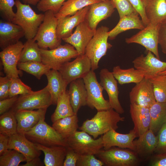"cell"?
Segmentation results:
<instances>
[{"instance_id": "3957f363", "label": "cell", "mask_w": 166, "mask_h": 166, "mask_svg": "<svg viewBox=\"0 0 166 166\" xmlns=\"http://www.w3.org/2000/svg\"><path fill=\"white\" fill-rule=\"evenodd\" d=\"M44 14V20L34 39L40 49H52L61 45V40L58 38L57 34L58 19L52 11L47 10Z\"/></svg>"}, {"instance_id": "f1b7e54d", "label": "cell", "mask_w": 166, "mask_h": 166, "mask_svg": "<svg viewBox=\"0 0 166 166\" xmlns=\"http://www.w3.org/2000/svg\"><path fill=\"white\" fill-rule=\"evenodd\" d=\"M45 75L47 79V86L51 96L52 105H56L60 94L66 90L68 83L58 70L50 69Z\"/></svg>"}, {"instance_id": "603a6c76", "label": "cell", "mask_w": 166, "mask_h": 166, "mask_svg": "<svg viewBox=\"0 0 166 166\" xmlns=\"http://www.w3.org/2000/svg\"><path fill=\"white\" fill-rule=\"evenodd\" d=\"M130 113L137 137L149 129L151 118L149 108L130 104Z\"/></svg>"}, {"instance_id": "8d00e7d4", "label": "cell", "mask_w": 166, "mask_h": 166, "mask_svg": "<svg viewBox=\"0 0 166 166\" xmlns=\"http://www.w3.org/2000/svg\"><path fill=\"white\" fill-rule=\"evenodd\" d=\"M17 121L10 110L0 115V133L9 137L17 133Z\"/></svg>"}, {"instance_id": "ee69618b", "label": "cell", "mask_w": 166, "mask_h": 166, "mask_svg": "<svg viewBox=\"0 0 166 166\" xmlns=\"http://www.w3.org/2000/svg\"><path fill=\"white\" fill-rule=\"evenodd\" d=\"M15 5L14 0H0V10L8 21L12 22L15 15L13 10Z\"/></svg>"}, {"instance_id": "ffe728a7", "label": "cell", "mask_w": 166, "mask_h": 166, "mask_svg": "<svg viewBox=\"0 0 166 166\" xmlns=\"http://www.w3.org/2000/svg\"><path fill=\"white\" fill-rule=\"evenodd\" d=\"M89 6L79 10L74 14L58 19L57 34L60 40L70 36L73 33V29L84 21Z\"/></svg>"}, {"instance_id": "6f0895ef", "label": "cell", "mask_w": 166, "mask_h": 166, "mask_svg": "<svg viewBox=\"0 0 166 166\" xmlns=\"http://www.w3.org/2000/svg\"><path fill=\"white\" fill-rule=\"evenodd\" d=\"M158 75H166V70L160 73Z\"/></svg>"}, {"instance_id": "4fadbf2b", "label": "cell", "mask_w": 166, "mask_h": 166, "mask_svg": "<svg viewBox=\"0 0 166 166\" xmlns=\"http://www.w3.org/2000/svg\"><path fill=\"white\" fill-rule=\"evenodd\" d=\"M91 69L90 60L85 54L79 55L73 61L66 63L58 71L69 84L74 80L83 78Z\"/></svg>"}, {"instance_id": "60d3db41", "label": "cell", "mask_w": 166, "mask_h": 166, "mask_svg": "<svg viewBox=\"0 0 166 166\" xmlns=\"http://www.w3.org/2000/svg\"><path fill=\"white\" fill-rule=\"evenodd\" d=\"M31 88L25 84L19 77L11 78L9 97L32 92Z\"/></svg>"}, {"instance_id": "4316f807", "label": "cell", "mask_w": 166, "mask_h": 166, "mask_svg": "<svg viewBox=\"0 0 166 166\" xmlns=\"http://www.w3.org/2000/svg\"><path fill=\"white\" fill-rule=\"evenodd\" d=\"M138 137L137 140L133 141V151L141 157L149 156L154 152L158 142L157 136L149 129Z\"/></svg>"}, {"instance_id": "9f6ffc18", "label": "cell", "mask_w": 166, "mask_h": 166, "mask_svg": "<svg viewBox=\"0 0 166 166\" xmlns=\"http://www.w3.org/2000/svg\"><path fill=\"white\" fill-rule=\"evenodd\" d=\"M25 4L36 5L38 4L40 0H22Z\"/></svg>"}, {"instance_id": "484cf974", "label": "cell", "mask_w": 166, "mask_h": 166, "mask_svg": "<svg viewBox=\"0 0 166 166\" xmlns=\"http://www.w3.org/2000/svg\"><path fill=\"white\" fill-rule=\"evenodd\" d=\"M69 84L68 91L70 101L75 114H77L81 107L87 105V91L83 78L74 80Z\"/></svg>"}, {"instance_id": "d6a6232c", "label": "cell", "mask_w": 166, "mask_h": 166, "mask_svg": "<svg viewBox=\"0 0 166 166\" xmlns=\"http://www.w3.org/2000/svg\"><path fill=\"white\" fill-rule=\"evenodd\" d=\"M151 121L149 129L154 133L166 123V102L156 101L150 107Z\"/></svg>"}, {"instance_id": "db71d44e", "label": "cell", "mask_w": 166, "mask_h": 166, "mask_svg": "<svg viewBox=\"0 0 166 166\" xmlns=\"http://www.w3.org/2000/svg\"><path fill=\"white\" fill-rule=\"evenodd\" d=\"M151 165L152 166H166V154H156Z\"/></svg>"}, {"instance_id": "f5cc1de1", "label": "cell", "mask_w": 166, "mask_h": 166, "mask_svg": "<svg viewBox=\"0 0 166 166\" xmlns=\"http://www.w3.org/2000/svg\"><path fill=\"white\" fill-rule=\"evenodd\" d=\"M10 137L0 133V156L6 153L9 149Z\"/></svg>"}, {"instance_id": "b9f144b4", "label": "cell", "mask_w": 166, "mask_h": 166, "mask_svg": "<svg viewBox=\"0 0 166 166\" xmlns=\"http://www.w3.org/2000/svg\"><path fill=\"white\" fill-rule=\"evenodd\" d=\"M109 0L117 10L120 18L128 15L138 14L128 0Z\"/></svg>"}, {"instance_id": "f546056e", "label": "cell", "mask_w": 166, "mask_h": 166, "mask_svg": "<svg viewBox=\"0 0 166 166\" xmlns=\"http://www.w3.org/2000/svg\"><path fill=\"white\" fill-rule=\"evenodd\" d=\"M139 15L138 14H132L120 18L116 26L109 31V39L113 40L119 34L129 30L143 29L145 26Z\"/></svg>"}, {"instance_id": "44dd1931", "label": "cell", "mask_w": 166, "mask_h": 166, "mask_svg": "<svg viewBox=\"0 0 166 166\" xmlns=\"http://www.w3.org/2000/svg\"><path fill=\"white\" fill-rule=\"evenodd\" d=\"M47 108L36 110H22L15 113L17 121V132L24 134L36 125L42 119L45 118Z\"/></svg>"}, {"instance_id": "1f68e13d", "label": "cell", "mask_w": 166, "mask_h": 166, "mask_svg": "<svg viewBox=\"0 0 166 166\" xmlns=\"http://www.w3.org/2000/svg\"><path fill=\"white\" fill-rule=\"evenodd\" d=\"M78 122L77 114H75L56 121L52 126L66 140L77 131Z\"/></svg>"}, {"instance_id": "e0dca14e", "label": "cell", "mask_w": 166, "mask_h": 166, "mask_svg": "<svg viewBox=\"0 0 166 166\" xmlns=\"http://www.w3.org/2000/svg\"><path fill=\"white\" fill-rule=\"evenodd\" d=\"M95 31L90 28L85 20L76 27L74 32L70 36L62 40L73 46L79 55H83Z\"/></svg>"}, {"instance_id": "f907efd6", "label": "cell", "mask_w": 166, "mask_h": 166, "mask_svg": "<svg viewBox=\"0 0 166 166\" xmlns=\"http://www.w3.org/2000/svg\"><path fill=\"white\" fill-rule=\"evenodd\" d=\"M18 96H14L0 100V115L9 111L12 107Z\"/></svg>"}, {"instance_id": "52a82bcc", "label": "cell", "mask_w": 166, "mask_h": 166, "mask_svg": "<svg viewBox=\"0 0 166 166\" xmlns=\"http://www.w3.org/2000/svg\"><path fill=\"white\" fill-rule=\"evenodd\" d=\"M42 62L50 69L58 70L65 63L79 55L73 46L67 43L48 50L40 49Z\"/></svg>"}, {"instance_id": "bcb514c9", "label": "cell", "mask_w": 166, "mask_h": 166, "mask_svg": "<svg viewBox=\"0 0 166 166\" xmlns=\"http://www.w3.org/2000/svg\"><path fill=\"white\" fill-rule=\"evenodd\" d=\"M93 155H80L76 164L77 166H101L104 164L97 159Z\"/></svg>"}, {"instance_id": "5b68a950", "label": "cell", "mask_w": 166, "mask_h": 166, "mask_svg": "<svg viewBox=\"0 0 166 166\" xmlns=\"http://www.w3.org/2000/svg\"><path fill=\"white\" fill-rule=\"evenodd\" d=\"M109 29L104 26L97 29L86 48L85 54L90 60L91 69L94 71L98 68L100 60L106 55L107 50L112 47L108 41Z\"/></svg>"}, {"instance_id": "d590c367", "label": "cell", "mask_w": 166, "mask_h": 166, "mask_svg": "<svg viewBox=\"0 0 166 166\" xmlns=\"http://www.w3.org/2000/svg\"><path fill=\"white\" fill-rule=\"evenodd\" d=\"M29 61L42 62L40 48L34 38L27 40L24 44L19 62Z\"/></svg>"}, {"instance_id": "7c38bea8", "label": "cell", "mask_w": 166, "mask_h": 166, "mask_svg": "<svg viewBox=\"0 0 166 166\" xmlns=\"http://www.w3.org/2000/svg\"><path fill=\"white\" fill-rule=\"evenodd\" d=\"M23 47L24 44L19 41L6 47L0 52L4 73L10 78L19 77L22 74L21 70L18 69L17 66Z\"/></svg>"}, {"instance_id": "5bb4252c", "label": "cell", "mask_w": 166, "mask_h": 166, "mask_svg": "<svg viewBox=\"0 0 166 166\" xmlns=\"http://www.w3.org/2000/svg\"><path fill=\"white\" fill-rule=\"evenodd\" d=\"M129 97L130 104L149 108L156 101L152 84L145 77L132 88Z\"/></svg>"}, {"instance_id": "d6986e66", "label": "cell", "mask_w": 166, "mask_h": 166, "mask_svg": "<svg viewBox=\"0 0 166 166\" xmlns=\"http://www.w3.org/2000/svg\"><path fill=\"white\" fill-rule=\"evenodd\" d=\"M133 129L127 134H121L112 129L101 136L103 148L107 150L114 146L122 148H128L133 151L134 149L133 141L137 137Z\"/></svg>"}, {"instance_id": "6da1fadb", "label": "cell", "mask_w": 166, "mask_h": 166, "mask_svg": "<svg viewBox=\"0 0 166 166\" xmlns=\"http://www.w3.org/2000/svg\"><path fill=\"white\" fill-rule=\"evenodd\" d=\"M125 118L112 108L105 110L97 111L94 117L85 121L79 128L96 139L110 130H116L118 123L124 121Z\"/></svg>"}, {"instance_id": "11a10c76", "label": "cell", "mask_w": 166, "mask_h": 166, "mask_svg": "<svg viewBox=\"0 0 166 166\" xmlns=\"http://www.w3.org/2000/svg\"><path fill=\"white\" fill-rule=\"evenodd\" d=\"M25 164H22L21 166H43L44 164L41 161L39 157L34 158L32 160L26 162Z\"/></svg>"}, {"instance_id": "4dcf8cb0", "label": "cell", "mask_w": 166, "mask_h": 166, "mask_svg": "<svg viewBox=\"0 0 166 166\" xmlns=\"http://www.w3.org/2000/svg\"><path fill=\"white\" fill-rule=\"evenodd\" d=\"M112 73L121 85L130 83L137 84L145 77L142 72L132 67L124 69L120 66L117 65L113 67Z\"/></svg>"}, {"instance_id": "7a4b0ae2", "label": "cell", "mask_w": 166, "mask_h": 166, "mask_svg": "<svg viewBox=\"0 0 166 166\" xmlns=\"http://www.w3.org/2000/svg\"><path fill=\"white\" fill-rule=\"evenodd\" d=\"M15 5L17 11L12 22L22 28L27 40L34 38L44 20V14H37L30 4L22 3L20 0L15 1Z\"/></svg>"}, {"instance_id": "ab89813d", "label": "cell", "mask_w": 166, "mask_h": 166, "mask_svg": "<svg viewBox=\"0 0 166 166\" xmlns=\"http://www.w3.org/2000/svg\"><path fill=\"white\" fill-rule=\"evenodd\" d=\"M25 161L26 162L25 156L14 149H9L0 156V166H18L21 162Z\"/></svg>"}, {"instance_id": "2e32d148", "label": "cell", "mask_w": 166, "mask_h": 166, "mask_svg": "<svg viewBox=\"0 0 166 166\" xmlns=\"http://www.w3.org/2000/svg\"><path fill=\"white\" fill-rule=\"evenodd\" d=\"M100 84L107 92L111 108L120 114L124 110L119 101L118 90L117 80L112 72L106 68L102 69L99 73Z\"/></svg>"}, {"instance_id": "681fc988", "label": "cell", "mask_w": 166, "mask_h": 166, "mask_svg": "<svg viewBox=\"0 0 166 166\" xmlns=\"http://www.w3.org/2000/svg\"><path fill=\"white\" fill-rule=\"evenodd\" d=\"M134 9L140 15L141 19L146 26L149 24L142 0H128Z\"/></svg>"}, {"instance_id": "d4e9b609", "label": "cell", "mask_w": 166, "mask_h": 166, "mask_svg": "<svg viewBox=\"0 0 166 166\" xmlns=\"http://www.w3.org/2000/svg\"><path fill=\"white\" fill-rule=\"evenodd\" d=\"M149 24H160L166 21V0H142Z\"/></svg>"}, {"instance_id": "9a60e30c", "label": "cell", "mask_w": 166, "mask_h": 166, "mask_svg": "<svg viewBox=\"0 0 166 166\" xmlns=\"http://www.w3.org/2000/svg\"><path fill=\"white\" fill-rule=\"evenodd\" d=\"M154 55L148 51L146 56L141 54L132 61L134 68L142 72L146 78H148L166 70V62Z\"/></svg>"}, {"instance_id": "7bdbcfd3", "label": "cell", "mask_w": 166, "mask_h": 166, "mask_svg": "<svg viewBox=\"0 0 166 166\" xmlns=\"http://www.w3.org/2000/svg\"><path fill=\"white\" fill-rule=\"evenodd\" d=\"M66 0H40L37 4V8L40 11L50 10L55 14L59 10Z\"/></svg>"}, {"instance_id": "cb8c5ba5", "label": "cell", "mask_w": 166, "mask_h": 166, "mask_svg": "<svg viewBox=\"0 0 166 166\" xmlns=\"http://www.w3.org/2000/svg\"><path fill=\"white\" fill-rule=\"evenodd\" d=\"M22 28L18 25L9 21L0 22V47L2 50L15 44L25 36Z\"/></svg>"}, {"instance_id": "8992f818", "label": "cell", "mask_w": 166, "mask_h": 166, "mask_svg": "<svg viewBox=\"0 0 166 166\" xmlns=\"http://www.w3.org/2000/svg\"><path fill=\"white\" fill-rule=\"evenodd\" d=\"M51 105V96L46 86L40 90L20 95L10 110L15 113L22 110L47 108Z\"/></svg>"}, {"instance_id": "8fae6325", "label": "cell", "mask_w": 166, "mask_h": 166, "mask_svg": "<svg viewBox=\"0 0 166 166\" xmlns=\"http://www.w3.org/2000/svg\"><path fill=\"white\" fill-rule=\"evenodd\" d=\"M160 25L149 24L136 34L126 38L125 42L127 44L135 43L143 46L160 59L158 50Z\"/></svg>"}, {"instance_id": "f35d334b", "label": "cell", "mask_w": 166, "mask_h": 166, "mask_svg": "<svg viewBox=\"0 0 166 166\" xmlns=\"http://www.w3.org/2000/svg\"><path fill=\"white\" fill-rule=\"evenodd\" d=\"M148 79L152 84L156 101L166 102V75H157Z\"/></svg>"}, {"instance_id": "9c48e42d", "label": "cell", "mask_w": 166, "mask_h": 166, "mask_svg": "<svg viewBox=\"0 0 166 166\" xmlns=\"http://www.w3.org/2000/svg\"><path fill=\"white\" fill-rule=\"evenodd\" d=\"M68 146L80 155H96L103 148L101 136L96 139L86 132L77 131L66 140Z\"/></svg>"}, {"instance_id": "74e56055", "label": "cell", "mask_w": 166, "mask_h": 166, "mask_svg": "<svg viewBox=\"0 0 166 166\" xmlns=\"http://www.w3.org/2000/svg\"><path fill=\"white\" fill-rule=\"evenodd\" d=\"M18 68L35 76L38 79H40L43 75L50 69L49 67L42 62L29 61L19 62Z\"/></svg>"}, {"instance_id": "f6af8a7d", "label": "cell", "mask_w": 166, "mask_h": 166, "mask_svg": "<svg viewBox=\"0 0 166 166\" xmlns=\"http://www.w3.org/2000/svg\"><path fill=\"white\" fill-rule=\"evenodd\" d=\"M158 132V142L154 153L156 154H166V123Z\"/></svg>"}, {"instance_id": "7402d4cb", "label": "cell", "mask_w": 166, "mask_h": 166, "mask_svg": "<svg viewBox=\"0 0 166 166\" xmlns=\"http://www.w3.org/2000/svg\"><path fill=\"white\" fill-rule=\"evenodd\" d=\"M9 148L22 154L26 162L39 157L41 154V151L36 148L34 143L27 138L24 134L18 132L10 137Z\"/></svg>"}, {"instance_id": "e575fe53", "label": "cell", "mask_w": 166, "mask_h": 166, "mask_svg": "<svg viewBox=\"0 0 166 166\" xmlns=\"http://www.w3.org/2000/svg\"><path fill=\"white\" fill-rule=\"evenodd\" d=\"M99 1V0H67L55 15L57 19L72 15L85 7Z\"/></svg>"}, {"instance_id": "816d5d0a", "label": "cell", "mask_w": 166, "mask_h": 166, "mask_svg": "<svg viewBox=\"0 0 166 166\" xmlns=\"http://www.w3.org/2000/svg\"><path fill=\"white\" fill-rule=\"evenodd\" d=\"M158 44L161 47L162 52L166 54V21L160 24Z\"/></svg>"}, {"instance_id": "30bf717a", "label": "cell", "mask_w": 166, "mask_h": 166, "mask_svg": "<svg viewBox=\"0 0 166 166\" xmlns=\"http://www.w3.org/2000/svg\"><path fill=\"white\" fill-rule=\"evenodd\" d=\"M95 155L107 166H134L138 162L134 152L119 147L101 149Z\"/></svg>"}, {"instance_id": "7dc6e473", "label": "cell", "mask_w": 166, "mask_h": 166, "mask_svg": "<svg viewBox=\"0 0 166 166\" xmlns=\"http://www.w3.org/2000/svg\"><path fill=\"white\" fill-rule=\"evenodd\" d=\"M11 78L6 76L0 77V100L9 97Z\"/></svg>"}, {"instance_id": "277c9868", "label": "cell", "mask_w": 166, "mask_h": 166, "mask_svg": "<svg viewBox=\"0 0 166 166\" xmlns=\"http://www.w3.org/2000/svg\"><path fill=\"white\" fill-rule=\"evenodd\" d=\"M45 119L41 120L36 125L25 133L26 138L34 143L47 147H68L66 140L52 126L45 122Z\"/></svg>"}, {"instance_id": "680465c9", "label": "cell", "mask_w": 166, "mask_h": 166, "mask_svg": "<svg viewBox=\"0 0 166 166\" xmlns=\"http://www.w3.org/2000/svg\"><path fill=\"white\" fill-rule=\"evenodd\" d=\"M100 1H109V0H99Z\"/></svg>"}, {"instance_id": "ac0fdd59", "label": "cell", "mask_w": 166, "mask_h": 166, "mask_svg": "<svg viewBox=\"0 0 166 166\" xmlns=\"http://www.w3.org/2000/svg\"><path fill=\"white\" fill-rule=\"evenodd\" d=\"M114 9L110 1L94 3L89 6L85 20L90 28L95 31L99 23L110 17Z\"/></svg>"}, {"instance_id": "ba28073f", "label": "cell", "mask_w": 166, "mask_h": 166, "mask_svg": "<svg viewBox=\"0 0 166 166\" xmlns=\"http://www.w3.org/2000/svg\"><path fill=\"white\" fill-rule=\"evenodd\" d=\"M83 78L87 91V105L97 111L111 108L109 101L103 97V88L97 81L94 71L91 69Z\"/></svg>"}, {"instance_id": "836d02e7", "label": "cell", "mask_w": 166, "mask_h": 166, "mask_svg": "<svg viewBox=\"0 0 166 166\" xmlns=\"http://www.w3.org/2000/svg\"><path fill=\"white\" fill-rule=\"evenodd\" d=\"M56 109L51 117L52 121L75 114L71 105L68 90L63 91L58 99Z\"/></svg>"}, {"instance_id": "83f0119b", "label": "cell", "mask_w": 166, "mask_h": 166, "mask_svg": "<svg viewBox=\"0 0 166 166\" xmlns=\"http://www.w3.org/2000/svg\"><path fill=\"white\" fill-rule=\"evenodd\" d=\"M36 148L44 154L45 166H62L66 153V147L62 146L47 147L34 143Z\"/></svg>"}, {"instance_id": "c3c4849f", "label": "cell", "mask_w": 166, "mask_h": 166, "mask_svg": "<svg viewBox=\"0 0 166 166\" xmlns=\"http://www.w3.org/2000/svg\"><path fill=\"white\" fill-rule=\"evenodd\" d=\"M80 156L71 147H66V153L63 166H76Z\"/></svg>"}]
</instances>
